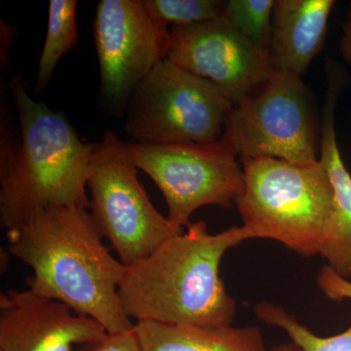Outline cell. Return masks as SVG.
Wrapping results in <instances>:
<instances>
[{"mask_svg": "<svg viewBox=\"0 0 351 351\" xmlns=\"http://www.w3.org/2000/svg\"><path fill=\"white\" fill-rule=\"evenodd\" d=\"M221 141L240 159L271 157L297 165L318 162L321 119L302 76L274 71L256 93L233 106Z\"/></svg>", "mask_w": 351, "mask_h": 351, "instance_id": "cell-5", "label": "cell"}, {"mask_svg": "<svg viewBox=\"0 0 351 351\" xmlns=\"http://www.w3.org/2000/svg\"><path fill=\"white\" fill-rule=\"evenodd\" d=\"M6 237L9 253L32 269V293L96 320L108 334L133 329L119 293L127 265L104 245L87 209H39Z\"/></svg>", "mask_w": 351, "mask_h": 351, "instance_id": "cell-1", "label": "cell"}, {"mask_svg": "<svg viewBox=\"0 0 351 351\" xmlns=\"http://www.w3.org/2000/svg\"><path fill=\"white\" fill-rule=\"evenodd\" d=\"M243 226L211 234L203 221L128 265L119 288L129 318L171 324L232 326L237 302L219 274L226 251L249 240Z\"/></svg>", "mask_w": 351, "mask_h": 351, "instance_id": "cell-2", "label": "cell"}, {"mask_svg": "<svg viewBox=\"0 0 351 351\" xmlns=\"http://www.w3.org/2000/svg\"><path fill=\"white\" fill-rule=\"evenodd\" d=\"M334 0H278L272 14L269 56L276 71L302 76L323 50Z\"/></svg>", "mask_w": 351, "mask_h": 351, "instance_id": "cell-12", "label": "cell"}, {"mask_svg": "<svg viewBox=\"0 0 351 351\" xmlns=\"http://www.w3.org/2000/svg\"><path fill=\"white\" fill-rule=\"evenodd\" d=\"M318 288L325 297L332 302L351 301V282L339 276L331 267L325 265L316 279Z\"/></svg>", "mask_w": 351, "mask_h": 351, "instance_id": "cell-19", "label": "cell"}, {"mask_svg": "<svg viewBox=\"0 0 351 351\" xmlns=\"http://www.w3.org/2000/svg\"><path fill=\"white\" fill-rule=\"evenodd\" d=\"M107 336L96 320L31 290L0 295V351H71Z\"/></svg>", "mask_w": 351, "mask_h": 351, "instance_id": "cell-11", "label": "cell"}, {"mask_svg": "<svg viewBox=\"0 0 351 351\" xmlns=\"http://www.w3.org/2000/svg\"><path fill=\"white\" fill-rule=\"evenodd\" d=\"M271 351H301L299 350L297 346H295L294 343H288V345H282L277 346V348H274Z\"/></svg>", "mask_w": 351, "mask_h": 351, "instance_id": "cell-22", "label": "cell"}, {"mask_svg": "<svg viewBox=\"0 0 351 351\" xmlns=\"http://www.w3.org/2000/svg\"><path fill=\"white\" fill-rule=\"evenodd\" d=\"M19 138L2 137L0 223L19 226L39 209L91 206L87 196L96 144L78 137L68 119L29 97L20 80L11 83Z\"/></svg>", "mask_w": 351, "mask_h": 351, "instance_id": "cell-3", "label": "cell"}, {"mask_svg": "<svg viewBox=\"0 0 351 351\" xmlns=\"http://www.w3.org/2000/svg\"><path fill=\"white\" fill-rule=\"evenodd\" d=\"M101 93L122 112L138 83L167 59L170 31L147 12L143 0H101L94 22Z\"/></svg>", "mask_w": 351, "mask_h": 351, "instance_id": "cell-9", "label": "cell"}, {"mask_svg": "<svg viewBox=\"0 0 351 351\" xmlns=\"http://www.w3.org/2000/svg\"><path fill=\"white\" fill-rule=\"evenodd\" d=\"M87 186L91 191L90 214L127 267L182 232L152 205L138 181L128 143L112 130L96 144Z\"/></svg>", "mask_w": 351, "mask_h": 351, "instance_id": "cell-7", "label": "cell"}, {"mask_svg": "<svg viewBox=\"0 0 351 351\" xmlns=\"http://www.w3.org/2000/svg\"><path fill=\"white\" fill-rule=\"evenodd\" d=\"M237 209L250 239H270L304 258L320 255L335 216L334 191L322 161L297 165L271 157L241 159Z\"/></svg>", "mask_w": 351, "mask_h": 351, "instance_id": "cell-4", "label": "cell"}, {"mask_svg": "<svg viewBox=\"0 0 351 351\" xmlns=\"http://www.w3.org/2000/svg\"><path fill=\"white\" fill-rule=\"evenodd\" d=\"M167 59L214 83L232 106L256 93L276 71L269 55L223 17L173 25Z\"/></svg>", "mask_w": 351, "mask_h": 351, "instance_id": "cell-10", "label": "cell"}, {"mask_svg": "<svg viewBox=\"0 0 351 351\" xmlns=\"http://www.w3.org/2000/svg\"><path fill=\"white\" fill-rule=\"evenodd\" d=\"M76 0H52L49 4L48 31L39 60L38 88L43 90L49 83L61 58L77 43Z\"/></svg>", "mask_w": 351, "mask_h": 351, "instance_id": "cell-15", "label": "cell"}, {"mask_svg": "<svg viewBox=\"0 0 351 351\" xmlns=\"http://www.w3.org/2000/svg\"><path fill=\"white\" fill-rule=\"evenodd\" d=\"M232 107L214 83L166 59L134 90L124 130L138 144H213Z\"/></svg>", "mask_w": 351, "mask_h": 351, "instance_id": "cell-6", "label": "cell"}, {"mask_svg": "<svg viewBox=\"0 0 351 351\" xmlns=\"http://www.w3.org/2000/svg\"><path fill=\"white\" fill-rule=\"evenodd\" d=\"M341 90L327 88L321 117L319 159L324 164L334 191L335 216L320 256L339 276H351V175L346 169L335 128V110Z\"/></svg>", "mask_w": 351, "mask_h": 351, "instance_id": "cell-13", "label": "cell"}, {"mask_svg": "<svg viewBox=\"0 0 351 351\" xmlns=\"http://www.w3.org/2000/svg\"><path fill=\"white\" fill-rule=\"evenodd\" d=\"M258 320L269 326L280 328L301 351H351V326L332 337L317 336L299 322L294 314L269 302L254 304Z\"/></svg>", "mask_w": 351, "mask_h": 351, "instance_id": "cell-16", "label": "cell"}, {"mask_svg": "<svg viewBox=\"0 0 351 351\" xmlns=\"http://www.w3.org/2000/svg\"><path fill=\"white\" fill-rule=\"evenodd\" d=\"M89 346L88 351H143L134 328L129 331L108 334L105 339Z\"/></svg>", "mask_w": 351, "mask_h": 351, "instance_id": "cell-20", "label": "cell"}, {"mask_svg": "<svg viewBox=\"0 0 351 351\" xmlns=\"http://www.w3.org/2000/svg\"><path fill=\"white\" fill-rule=\"evenodd\" d=\"M152 19L167 27L189 25L223 17L226 1L219 0H143Z\"/></svg>", "mask_w": 351, "mask_h": 351, "instance_id": "cell-18", "label": "cell"}, {"mask_svg": "<svg viewBox=\"0 0 351 351\" xmlns=\"http://www.w3.org/2000/svg\"><path fill=\"white\" fill-rule=\"evenodd\" d=\"M143 351H269L260 328L206 327L137 321Z\"/></svg>", "mask_w": 351, "mask_h": 351, "instance_id": "cell-14", "label": "cell"}, {"mask_svg": "<svg viewBox=\"0 0 351 351\" xmlns=\"http://www.w3.org/2000/svg\"><path fill=\"white\" fill-rule=\"evenodd\" d=\"M274 5V0H230L223 17L256 47L269 55Z\"/></svg>", "mask_w": 351, "mask_h": 351, "instance_id": "cell-17", "label": "cell"}, {"mask_svg": "<svg viewBox=\"0 0 351 351\" xmlns=\"http://www.w3.org/2000/svg\"><path fill=\"white\" fill-rule=\"evenodd\" d=\"M343 38L339 43V53L345 60L346 63L351 66V2L348 19L343 25Z\"/></svg>", "mask_w": 351, "mask_h": 351, "instance_id": "cell-21", "label": "cell"}, {"mask_svg": "<svg viewBox=\"0 0 351 351\" xmlns=\"http://www.w3.org/2000/svg\"><path fill=\"white\" fill-rule=\"evenodd\" d=\"M137 169L147 173L165 198L170 223L191 226L207 205L232 207L243 193L245 175L237 156L221 140L213 144H128Z\"/></svg>", "mask_w": 351, "mask_h": 351, "instance_id": "cell-8", "label": "cell"}]
</instances>
